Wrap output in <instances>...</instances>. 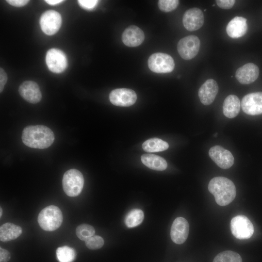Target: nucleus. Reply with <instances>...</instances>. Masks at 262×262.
Instances as JSON below:
<instances>
[{"label":"nucleus","mask_w":262,"mask_h":262,"mask_svg":"<svg viewBox=\"0 0 262 262\" xmlns=\"http://www.w3.org/2000/svg\"><path fill=\"white\" fill-rule=\"evenodd\" d=\"M55 139L53 131L43 125L28 126L24 128L22 140L27 146L38 149H44L50 147Z\"/></svg>","instance_id":"f257e3e1"},{"label":"nucleus","mask_w":262,"mask_h":262,"mask_svg":"<svg viewBox=\"0 0 262 262\" xmlns=\"http://www.w3.org/2000/svg\"><path fill=\"white\" fill-rule=\"evenodd\" d=\"M208 190L214 196L217 204L222 206L231 203L236 195L233 182L223 177L213 178L209 183Z\"/></svg>","instance_id":"f03ea898"},{"label":"nucleus","mask_w":262,"mask_h":262,"mask_svg":"<svg viewBox=\"0 0 262 262\" xmlns=\"http://www.w3.org/2000/svg\"><path fill=\"white\" fill-rule=\"evenodd\" d=\"M63 218L61 210L56 206L50 205L41 211L38 215L37 221L43 229L53 231L61 226Z\"/></svg>","instance_id":"7ed1b4c3"},{"label":"nucleus","mask_w":262,"mask_h":262,"mask_svg":"<svg viewBox=\"0 0 262 262\" xmlns=\"http://www.w3.org/2000/svg\"><path fill=\"white\" fill-rule=\"evenodd\" d=\"M62 183L65 193L69 196L74 197L78 196L82 191L84 178L80 171L71 169L64 173Z\"/></svg>","instance_id":"20e7f679"},{"label":"nucleus","mask_w":262,"mask_h":262,"mask_svg":"<svg viewBox=\"0 0 262 262\" xmlns=\"http://www.w3.org/2000/svg\"><path fill=\"white\" fill-rule=\"evenodd\" d=\"M149 68L157 73H166L172 72L175 67L173 58L169 55L161 52L151 55L147 61Z\"/></svg>","instance_id":"39448f33"},{"label":"nucleus","mask_w":262,"mask_h":262,"mask_svg":"<svg viewBox=\"0 0 262 262\" xmlns=\"http://www.w3.org/2000/svg\"><path fill=\"white\" fill-rule=\"evenodd\" d=\"M230 229L233 236L240 240L250 238L254 230L251 221L243 215H237L231 219Z\"/></svg>","instance_id":"423d86ee"},{"label":"nucleus","mask_w":262,"mask_h":262,"mask_svg":"<svg viewBox=\"0 0 262 262\" xmlns=\"http://www.w3.org/2000/svg\"><path fill=\"white\" fill-rule=\"evenodd\" d=\"M200 41L196 35H191L181 38L178 42L177 49L180 57L186 60L194 58L198 53Z\"/></svg>","instance_id":"0eeeda50"},{"label":"nucleus","mask_w":262,"mask_h":262,"mask_svg":"<svg viewBox=\"0 0 262 262\" xmlns=\"http://www.w3.org/2000/svg\"><path fill=\"white\" fill-rule=\"evenodd\" d=\"M61 16L54 10L45 11L40 18V25L42 31L49 35L56 33L61 27Z\"/></svg>","instance_id":"6e6552de"},{"label":"nucleus","mask_w":262,"mask_h":262,"mask_svg":"<svg viewBox=\"0 0 262 262\" xmlns=\"http://www.w3.org/2000/svg\"><path fill=\"white\" fill-rule=\"evenodd\" d=\"M46 62L49 70L56 73L63 72L67 66L66 54L57 49H51L47 51Z\"/></svg>","instance_id":"1a4fd4ad"},{"label":"nucleus","mask_w":262,"mask_h":262,"mask_svg":"<svg viewBox=\"0 0 262 262\" xmlns=\"http://www.w3.org/2000/svg\"><path fill=\"white\" fill-rule=\"evenodd\" d=\"M109 99L114 105L129 107L135 103L137 95L135 92L131 89L117 88L110 92Z\"/></svg>","instance_id":"9d476101"},{"label":"nucleus","mask_w":262,"mask_h":262,"mask_svg":"<svg viewBox=\"0 0 262 262\" xmlns=\"http://www.w3.org/2000/svg\"><path fill=\"white\" fill-rule=\"evenodd\" d=\"M241 107L246 114L255 115L262 114V92H254L245 96Z\"/></svg>","instance_id":"9b49d317"},{"label":"nucleus","mask_w":262,"mask_h":262,"mask_svg":"<svg viewBox=\"0 0 262 262\" xmlns=\"http://www.w3.org/2000/svg\"><path fill=\"white\" fill-rule=\"evenodd\" d=\"M212 160L222 169L230 168L234 163V158L231 153L220 146H214L209 151Z\"/></svg>","instance_id":"f8f14e48"},{"label":"nucleus","mask_w":262,"mask_h":262,"mask_svg":"<svg viewBox=\"0 0 262 262\" xmlns=\"http://www.w3.org/2000/svg\"><path fill=\"white\" fill-rule=\"evenodd\" d=\"M204 21V15L197 8H193L187 10L182 17V23L185 28L189 31L199 29Z\"/></svg>","instance_id":"ddd939ff"},{"label":"nucleus","mask_w":262,"mask_h":262,"mask_svg":"<svg viewBox=\"0 0 262 262\" xmlns=\"http://www.w3.org/2000/svg\"><path fill=\"white\" fill-rule=\"evenodd\" d=\"M189 231V225L187 221L182 217H177L171 228V238L175 243L181 244L186 240Z\"/></svg>","instance_id":"4468645a"},{"label":"nucleus","mask_w":262,"mask_h":262,"mask_svg":"<svg viewBox=\"0 0 262 262\" xmlns=\"http://www.w3.org/2000/svg\"><path fill=\"white\" fill-rule=\"evenodd\" d=\"M20 95L31 103H37L42 98V94L38 85L34 82H24L18 88Z\"/></svg>","instance_id":"2eb2a0df"},{"label":"nucleus","mask_w":262,"mask_h":262,"mask_svg":"<svg viewBox=\"0 0 262 262\" xmlns=\"http://www.w3.org/2000/svg\"><path fill=\"white\" fill-rule=\"evenodd\" d=\"M259 68L253 63H247L237 69L235 77L241 84H250L255 81L259 75Z\"/></svg>","instance_id":"dca6fc26"},{"label":"nucleus","mask_w":262,"mask_h":262,"mask_svg":"<svg viewBox=\"0 0 262 262\" xmlns=\"http://www.w3.org/2000/svg\"><path fill=\"white\" fill-rule=\"evenodd\" d=\"M218 91V86L213 79L207 80L200 87L198 97L201 102L205 105L212 104L214 101Z\"/></svg>","instance_id":"f3484780"},{"label":"nucleus","mask_w":262,"mask_h":262,"mask_svg":"<svg viewBox=\"0 0 262 262\" xmlns=\"http://www.w3.org/2000/svg\"><path fill=\"white\" fill-rule=\"evenodd\" d=\"M145 39L143 31L138 27L131 25L127 28L122 35L123 43L130 47H137L141 45Z\"/></svg>","instance_id":"a211bd4d"},{"label":"nucleus","mask_w":262,"mask_h":262,"mask_svg":"<svg viewBox=\"0 0 262 262\" xmlns=\"http://www.w3.org/2000/svg\"><path fill=\"white\" fill-rule=\"evenodd\" d=\"M246 21V19L243 17H234L226 27L228 35L232 38H238L244 36L247 31Z\"/></svg>","instance_id":"6ab92c4d"},{"label":"nucleus","mask_w":262,"mask_h":262,"mask_svg":"<svg viewBox=\"0 0 262 262\" xmlns=\"http://www.w3.org/2000/svg\"><path fill=\"white\" fill-rule=\"evenodd\" d=\"M241 103L239 98L234 95H230L225 99L223 112L225 116L232 118L236 116L240 110Z\"/></svg>","instance_id":"aec40b11"},{"label":"nucleus","mask_w":262,"mask_h":262,"mask_svg":"<svg viewBox=\"0 0 262 262\" xmlns=\"http://www.w3.org/2000/svg\"><path fill=\"white\" fill-rule=\"evenodd\" d=\"M21 228L11 223H6L0 227V240L2 242H7L15 240L22 233Z\"/></svg>","instance_id":"412c9836"},{"label":"nucleus","mask_w":262,"mask_h":262,"mask_svg":"<svg viewBox=\"0 0 262 262\" xmlns=\"http://www.w3.org/2000/svg\"><path fill=\"white\" fill-rule=\"evenodd\" d=\"M142 163L150 169L163 171L167 166L165 159L159 156L153 154H144L141 156Z\"/></svg>","instance_id":"4be33fe9"},{"label":"nucleus","mask_w":262,"mask_h":262,"mask_svg":"<svg viewBox=\"0 0 262 262\" xmlns=\"http://www.w3.org/2000/svg\"><path fill=\"white\" fill-rule=\"evenodd\" d=\"M168 147L169 145L166 142L157 138L149 139L142 145L143 150L147 152L162 151L166 150Z\"/></svg>","instance_id":"5701e85b"},{"label":"nucleus","mask_w":262,"mask_h":262,"mask_svg":"<svg viewBox=\"0 0 262 262\" xmlns=\"http://www.w3.org/2000/svg\"><path fill=\"white\" fill-rule=\"evenodd\" d=\"M144 214L140 209H133L126 215L125 223L128 228H132L140 225L143 221Z\"/></svg>","instance_id":"b1692460"},{"label":"nucleus","mask_w":262,"mask_h":262,"mask_svg":"<svg viewBox=\"0 0 262 262\" xmlns=\"http://www.w3.org/2000/svg\"><path fill=\"white\" fill-rule=\"evenodd\" d=\"M56 254L59 262H73L76 258L75 250L66 246L58 247Z\"/></svg>","instance_id":"393cba45"},{"label":"nucleus","mask_w":262,"mask_h":262,"mask_svg":"<svg viewBox=\"0 0 262 262\" xmlns=\"http://www.w3.org/2000/svg\"><path fill=\"white\" fill-rule=\"evenodd\" d=\"M213 262H242L240 255L234 251L228 250L218 254Z\"/></svg>","instance_id":"a878e982"},{"label":"nucleus","mask_w":262,"mask_h":262,"mask_svg":"<svg viewBox=\"0 0 262 262\" xmlns=\"http://www.w3.org/2000/svg\"><path fill=\"white\" fill-rule=\"evenodd\" d=\"M95 233V229L89 224H81L78 226L76 229V234L77 237L81 240L84 241L94 236Z\"/></svg>","instance_id":"bb28decb"},{"label":"nucleus","mask_w":262,"mask_h":262,"mask_svg":"<svg viewBox=\"0 0 262 262\" xmlns=\"http://www.w3.org/2000/svg\"><path fill=\"white\" fill-rule=\"evenodd\" d=\"M178 0H159L158 5L160 10L164 12H169L175 10L178 6Z\"/></svg>","instance_id":"cd10ccee"},{"label":"nucleus","mask_w":262,"mask_h":262,"mask_svg":"<svg viewBox=\"0 0 262 262\" xmlns=\"http://www.w3.org/2000/svg\"><path fill=\"white\" fill-rule=\"evenodd\" d=\"M85 243L86 247L90 249H98L103 246L104 240L101 237L94 235L85 241Z\"/></svg>","instance_id":"c85d7f7f"},{"label":"nucleus","mask_w":262,"mask_h":262,"mask_svg":"<svg viewBox=\"0 0 262 262\" xmlns=\"http://www.w3.org/2000/svg\"><path fill=\"white\" fill-rule=\"evenodd\" d=\"M81 7L85 9H92L97 5L98 0H79L78 1Z\"/></svg>","instance_id":"c756f323"},{"label":"nucleus","mask_w":262,"mask_h":262,"mask_svg":"<svg viewBox=\"0 0 262 262\" xmlns=\"http://www.w3.org/2000/svg\"><path fill=\"white\" fill-rule=\"evenodd\" d=\"M234 0H217L216 2L217 5L221 8L224 9H229L231 8L234 4Z\"/></svg>","instance_id":"7c9ffc66"},{"label":"nucleus","mask_w":262,"mask_h":262,"mask_svg":"<svg viewBox=\"0 0 262 262\" xmlns=\"http://www.w3.org/2000/svg\"><path fill=\"white\" fill-rule=\"evenodd\" d=\"M7 76L3 68H0V92L1 93L7 82Z\"/></svg>","instance_id":"2f4dec72"},{"label":"nucleus","mask_w":262,"mask_h":262,"mask_svg":"<svg viewBox=\"0 0 262 262\" xmlns=\"http://www.w3.org/2000/svg\"><path fill=\"white\" fill-rule=\"evenodd\" d=\"M10 259V254L8 251L0 248V262H7Z\"/></svg>","instance_id":"473e14b6"},{"label":"nucleus","mask_w":262,"mask_h":262,"mask_svg":"<svg viewBox=\"0 0 262 262\" xmlns=\"http://www.w3.org/2000/svg\"><path fill=\"white\" fill-rule=\"evenodd\" d=\"M10 5L16 7H21L27 4L29 1L28 0H7Z\"/></svg>","instance_id":"72a5a7b5"},{"label":"nucleus","mask_w":262,"mask_h":262,"mask_svg":"<svg viewBox=\"0 0 262 262\" xmlns=\"http://www.w3.org/2000/svg\"><path fill=\"white\" fill-rule=\"evenodd\" d=\"M62 0H46L45 2L49 5H54L63 2Z\"/></svg>","instance_id":"f704fd0d"},{"label":"nucleus","mask_w":262,"mask_h":262,"mask_svg":"<svg viewBox=\"0 0 262 262\" xmlns=\"http://www.w3.org/2000/svg\"><path fill=\"white\" fill-rule=\"evenodd\" d=\"M0 216L1 217V215H2V208L0 207Z\"/></svg>","instance_id":"c9c22d12"}]
</instances>
